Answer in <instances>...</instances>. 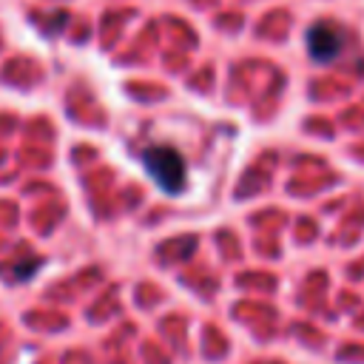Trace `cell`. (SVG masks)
<instances>
[{
  "mask_svg": "<svg viewBox=\"0 0 364 364\" xmlns=\"http://www.w3.org/2000/svg\"><path fill=\"white\" fill-rule=\"evenodd\" d=\"M145 171L165 193H179L185 185V159L171 145H151L142 154Z\"/></svg>",
  "mask_w": 364,
  "mask_h": 364,
  "instance_id": "cell-1",
  "label": "cell"
},
{
  "mask_svg": "<svg viewBox=\"0 0 364 364\" xmlns=\"http://www.w3.org/2000/svg\"><path fill=\"white\" fill-rule=\"evenodd\" d=\"M341 34H338V28L336 26H330V23H313L310 28H307V51H310V57L313 60H318V63H330L338 51H341Z\"/></svg>",
  "mask_w": 364,
  "mask_h": 364,
  "instance_id": "cell-2",
  "label": "cell"
}]
</instances>
